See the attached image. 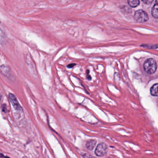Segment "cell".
Returning a JSON list of instances; mask_svg holds the SVG:
<instances>
[{
  "mask_svg": "<svg viewBox=\"0 0 158 158\" xmlns=\"http://www.w3.org/2000/svg\"><path fill=\"white\" fill-rule=\"evenodd\" d=\"M143 67L145 71L148 74H154L157 68L156 61L152 58L148 59L144 63Z\"/></svg>",
  "mask_w": 158,
  "mask_h": 158,
  "instance_id": "6da1fadb",
  "label": "cell"
},
{
  "mask_svg": "<svg viewBox=\"0 0 158 158\" xmlns=\"http://www.w3.org/2000/svg\"><path fill=\"white\" fill-rule=\"evenodd\" d=\"M134 19L137 22L143 23L147 22L149 20V16L144 11L139 10L135 13Z\"/></svg>",
  "mask_w": 158,
  "mask_h": 158,
  "instance_id": "7a4b0ae2",
  "label": "cell"
},
{
  "mask_svg": "<svg viewBox=\"0 0 158 158\" xmlns=\"http://www.w3.org/2000/svg\"><path fill=\"white\" fill-rule=\"evenodd\" d=\"M108 150L107 146L104 143H102L98 145L95 149V154L99 157H102L106 154Z\"/></svg>",
  "mask_w": 158,
  "mask_h": 158,
  "instance_id": "3957f363",
  "label": "cell"
},
{
  "mask_svg": "<svg viewBox=\"0 0 158 158\" xmlns=\"http://www.w3.org/2000/svg\"><path fill=\"white\" fill-rule=\"evenodd\" d=\"M9 96L10 101L11 103L13 105L14 109L16 110H18V111H22V107H21L20 104L19 103L16 96L14 94L12 93H10L9 94Z\"/></svg>",
  "mask_w": 158,
  "mask_h": 158,
  "instance_id": "277c9868",
  "label": "cell"
},
{
  "mask_svg": "<svg viewBox=\"0 0 158 158\" xmlns=\"http://www.w3.org/2000/svg\"><path fill=\"white\" fill-rule=\"evenodd\" d=\"M1 71L2 74L5 76L6 77L9 78H11L13 77V75L12 74L11 70L10 69L8 66H5V65H2L1 66Z\"/></svg>",
  "mask_w": 158,
  "mask_h": 158,
  "instance_id": "5b68a950",
  "label": "cell"
},
{
  "mask_svg": "<svg viewBox=\"0 0 158 158\" xmlns=\"http://www.w3.org/2000/svg\"><path fill=\"white\" fill-rule=\"evenodd\" d=\"M96 141L95 140H91L88 141L86 144V147L88 150H92L93 149L96 144Z\"/></svg>",
  "mask_w": 158,
  "mask_h": 158,
  "instance_id": "8992f818",
  "label": "cell"
},
{
  "mask_svg": "<svg viewBox=\"0 0 158 158\" xmlns=\"http://www.w3.org/2000/svg\"><path fill=\"white\" fill-rule=\"evenodd\" d=\"M150 93L153 96H158V84H154L152 86L150 89Z\"/></svg>",
  "mask_w": 158,
  "mask_h": 158,
  "instance_id": "52a82bcc",
  "label": "cell"
},
{
  "mask_svg": "<svg viewBox=\"0 0 158 158\" xmlns=\"http://www.w3.org/2000/svg\"><path fill=\"white\" fill-rule=\"evenodd\" d=\"M152 15L155 18H158V3L154 4L152 9Z\"/></svg>",
  "mask_w": 158,
  "mask_h": 158,
  "instance_id": "ba28073f",
  "label": "cell"
},
{
  "mask_svg": "<svg viewBox=\"0 0 158 158\" xmlns=\"http://www.w3.org/2000/svg\"><path fill=\"white\" fill-rule=\"evenodd\" d=\"M127 3L129 4L130 7L132 8H135L137 7L140 4V2L138 0H135V1H128Z\"/></svg>",
  "mask_w": 158,
  "mask_h": 158,
  "instance_id": "9c48e42d",
  "label": "cell"
},
{
  "mask_svg": "<svg viewBox=\"0 0 158 158\" xmlns=\"http://www.w3.org/2000/svg\"><path fill=\"white\" fill-rule=\"evenodd\" d=\"M76 65V64H69V65L67 66V67L68 68H72L74 67V66H75Z\"/></svg>",
  "mask_w": 158,
  "mask_h": 158,
  "instance_id": "30bf717a",
  "label": "cell"
},
{
  "mask_svg": "<svg viewBox=\"0 0 158 158\" xmlns=\"http://www.w3.org/2000/svg\"><path fill=\"white\" fill-rule=\"evenodd\" d=\"M89 70H87V76H86V77H87V79L89 80H91L92 79V77H91V76L89 75Z\"/></svg>",
  "mask_w": 158,
  "mask_h": 158,
  "instance_id": "8fae6325",
  "label": "cell"
},
{
  "mask_svg": "<svg viewBox=\"0 0 158 158\" xmlns=\"http://www.w3.org/2000/svg\"><path fill=\"white\" fill-rule=\"evenodd\" d=\"M143 2L145 4H150L153 2V1H143Z\"/></svg>",
  "mask_w": 158,
  "mask_h": 158,
  "instance_id": "7c38bea8",
  "label": "cell"
}]
</instances>
